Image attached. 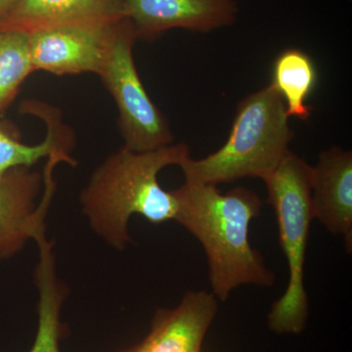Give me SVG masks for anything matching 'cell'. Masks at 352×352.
Returning a JSON list of instances; mask_svg holds the SVG:
<instances>
[{"instance_id":"6da1fadb","label":"cell","mask_w":352,"mask_h":352,"mask_svg":"<svg viewBox=\"0 0 352 352\" xmlns=\"http://www.w3.org/2000/svg\"><path fill=\"white\" fill-rule=\"evenodd\" d=\"M175 221L203 245L212 295L224 302L243 285L270 287L275 275L249 240L250 224L263 201L252 190L237 187L221 194L214 184L185 182L173 190Z\"/></svg>"},{"instance_id":"7a4b0ae2","label":"cell","mask_w":352,"mask_h":352,"mask_svg":"<svg viewBox=\"0 0 352 352\" xmlns=\"http://www.w3.org/2000/svg\"><path fill=\"white\" fill-rule=\"evenodd\" d=\"M189 157V147L177 143L136 152L122 146L101 164L83 189V212L91 226L110 244L122 249L129 238V219L140 214L154 224L175 220L178 204L173 192L162 188L160 171L179 166Z\"/></svg>"},{"instance_id":"3957f363","label":"cell","mask_w":352,"mask_h":352,"mask_svg":"<svg viewBox=\"0 0 352 352\" xmlns=\"http://www.w3.org/2000/svg\"><path fill=\"white\" fill-rule=\"evenodd\" d=\"M293 136L283 99L270 85L240 102L226 144L201 160L189 156L179 166L185 182L217 185L245 177L265 180L289 152Z\"/></svg>"},{"instance_id":"277c9868","label":"cell","mask_w":352,"mask_h":352,"mask_svg":"<svg viewBox=\"0 0 352 352\" xmlns=\"http://www.w3.org/2000/svg\"><path fill=\"white\" fill-rule=\"evenodd\" d=\"M267 201L276 214L279 241L289 266V283L284 295L273 303L268 325L279 333H300L308 317L305 288V261L310 224L311 166L289 151L265 180Z\"/></svg>"},{"instance_id":"5b68a950","label":"cell","mask_w":352,"mask_h":352,"mask_svg":"<svg viewBox=\"0 0 352 352\" xmlns=\"http://www.w3.org/2000/svg\"><path fill=\"white\" fill-rule=\"evenodd\" d=\"M136 38L131 23L120 21L98 76L117 105L124 147L145 152L173 144L175 138L166 116L151 100L138 75L133 58Z\"/></svg>"},{"instance_id":"8992f818","label":"cell","mask_w":352,"mask_h":352,"mask_svg":"<svg viewBox=\"0 0 352 352\" xmlns=\"http://www.w3.org/2000/svg\"><path fill=\"white\" fill-rule=\"evenodd\" d=\"M68 163L63 155L47 157L43 175L29 166L0 173V259L11 258L44 229L55 191L53 170Z\"/></svg>"},{"instance_id":"52a82bcc","label":"cell","mask_w":352,"mask_h":352,"mask_svg":"<svg viewBox=\"0 0 352 352\" xmlns=\"http://www.w3.org/2000/svg\"><path fill=\"white\" fill-rule=\"evenodd\" d=\"M118 24L56 25L29 32L34 71L56 76L99 75Z\"/></svg>"},{"instance_id":"ba28073f","label":"cell","mask_w":352,"mask_h":352,"mask_svg":"<svg viewBox=\"0 0 352 352\" xmlns=\"http://www.w3.org/2000/svg\"><path fill=\"white\" fill-rule=\"evenodd\" d=\"M233 0H122V17L138 38H151L168 30L210 32L235 23Z\"/></svg>"},{"instance_id":"9c48e42d","label":"cell","mask_w":352,"mask_h":352,"mask_svg":"<svg viewBox=\"0 0 352 352\" xmlns=\"http://www.w3.org/2000/svg\"><path fill=\"white\" fill-rule=\"evenodd\" d=\"M311 204L317 219L352 250V154L339 147L322 152L311 166Z\"/></svg>"},{"instance_id":"30bf717a","label":"cell","mask_w":352,"mask_h":352,"mask_svg":"<svg viewBox=\"0 0 352 352\" xmlns=\"http://www.w3.org/2000/svg\"><path fill=\"white\" fill-rule=\"evenodd\" d=\"M217 307L212 293L189 292L175 309L160 311L150 335L129 352H201Z\"/></svg>"},{"instance_id":"8fae6325","label":"cell","mask_w":352,"mask_h":352,"mask_svg":"<svg viewBox=\"0 0 352 352\" xmlns=\"http://www.w3.org/2000/svg\"><path fill=\"white\" fill-rule=\"evenodd\" d=\"M122 20V0H18L0 30L27 32L67 25H112Z\"/></svg>"},{"instance_id":"7c38bea8","label":"cell","mask_w":352,"mask_h":352,"mask_svg":"<svg viewBox=\"0 0 352 352\" xmlns=\"http://www.w3.org/2000/svg\"><path fill=\"white\" fill-rule=\"evenodd\" d=\"M21 110L43 120L45 139L36 145L25 144L14 127L0 122V173L20 166L32 168L43 157L55 154L72 157L74 132L64 124L57 108L44 102L27 100L23 102Z\"/></svg>"},{"instance_id":"4fadbf2b","label":"cell","mask_w":352,"mask_h":352,"mask_svg":"<svg viewBox=\"0 0 352 352\" xmlns=\"http://www.w3.org/2000/svg\"><path fill=\"white\" fill-rule=\"evenodd\" d=\"M317 80L316 67L307 53L296 48L280 53L273 67L271 85L283 99L289 118L309 119L312 108L307 101L316 87Z\"/></svg>"},{"instance_id":"5bb4252c","label":"cell","mask_w":352,"mask_h":352,"mask_svg":"<svg viewBox=\"0 0 352 352\" xmlns=\"http://www.w3.org/2000/svg\"><path fill=\"white\" fill-rule=\"evenodd\" d=\"M34 238L39 245L41 261L36 270L39 291L38 330L36 342L30 352H60V307L63 294L55 275L54 259L51 245L45 234L39 232Z\"/></svg>"},{"instance_id":"9a60e30c","label":"cell","mask_w":352,"mask_h":352,"mask_svg":"<svg viewBox=\"0 0 352 352\" xmlns=\"http://www.w3.org/2000/svg\"><path fill=\"white\" fill-rule=\"evenodd\" d=\"M32 72L29 32L0 30V113L12 103Z\"/></svg>"},{"instance_id":"2e32d148","label":"cell","mask_w":352,"mask_h":352,"mask_svg":"<svg viewBox=\"0 0 352 352\" xmlns=\"http://www.w3.org/2000/svg\"><path fill=\"white\" fill-rule=\"evenodd\" d=\"M17 1L18 0H0V22L10 12Z\"/></svg>"}]
</instances>
